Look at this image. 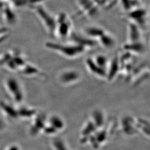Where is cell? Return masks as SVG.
Segmentation results:
<instances>
[{"mask_svg": "<svg viewBox=\"0 0 150 150\" xmlns=\"http://www.w3.org/2000/svg\"><path fill=\"white\" fill-rule=\"evenodd\" d=\"M0 67L28 77L43 78L45 76L41 70L28 62L26 57L17 50L0 53Z\"/></svg>", "mask_w": 150, "mask_h": 150, "instance_id": "1", "label": "cell"}, {"mask_svg": "<svg viewBox=\"0 0 150 150\" xmlns=\"http://www.w3.org/2000/svg\"><path fill=\"white\" fill-rule=\"evenodd\" d=\"M45 47L49 50L69 59H75L80 57L88 50L84 47L72 42L70 43H59L47 41L45 43Z\"/></svg>", "mask_w": 150, "mask_h": 150, "instance_id": "2", "label": "cell"}, {"mask_svg": "<svg viewBox=\"0 0 150 150\" xmlns=\"http://www.w3.org/2000/svg\"><path fill=\"white\" fill-rule=\"evenodd\" d=\"M30 8L38 18L49 35L52 38H55L56 17L48 11L42 4L32 6Z\"/></svg>", "mask_w": 150, "mask_h": 150, "instance_id": "3", "label": "cell"}, {"mask_svg": "<svg viewBox=\"0 0 150 150\" xmlns=\"http://www.w3.org/2000/svg\"><path fill=\"white\" fill-rule=\"evenodd\" d=\"M4 86L8 96L16 103L22 102L24 98L23 90L21 83L13 76H8L4 80Z\"/></svg>", "mask_w": 150, "mask_h": 150, "instance_id": "4", "label": "cell"}, {"mask_svg": "<svg viewBox=\"0 0 150 150\" xmlns=\"http://www.w3.org/2000/svg\"><path fill=\"white\" fill-rule=\"evenodd\" d=\"M57 22L55 30V38L66 39L70 38L73 32V25L71 18L69 15L61 12L56 17Z\"/></svg>", "mask_w": 150, "mask_h": 150, "instance_id": "5", "label": "cell"}, {"mask_svg": "<svg viewBox=\"0 0 150 150\" xmlns=\"http://www.w3.org/2000/svg\"><path fill=\"white\" fill-rule=\"evenodd\" d=\"M125 18L127 21L134 23L142 30L147 26L148 12L145 8L140 6L126 12Z\"/></svg>", "mask_w": 150, "mask_h": 150, "instance_id": "6", "label": "cell"}, {"mask_svg": "<svg viewBox=\"0 0 150 150\" xmlns=\"http://www.w3.org/2000/svg\"><path fill=\"white\" fill-rule=\"evenodd\" d=\"M79 5L75 17H93L98 13L99 7L93 0H79Z\"/></svg>", "mask_w": 150, "mask_h": 150, "instance_id": "7", "label": "cell"}, {"mask_svg": "<svg viewBox=\"0 0 150 150\" xmlns=\"http://www.w3.org/2000/svg\"><path fill=\"white\" fill-rule=\"evenodd\" d=\"M81 79L80 72L78 70L72 69L61 71L57 77L59 83L63 86L75 85L79 82Z\"/></svg>", "mask_w": 150, "mask_h": 150, "instance_id": "8", "label": "cell"}, {"mask_svg": "<svg viewBox=\"0 0 150 150\" xmlns=\"http://www.w3.org/2000/svg\"><path fill=\"white\" fill-rule=\"evenodd\" d=\"M69 38L71 39V42L84 47L88 50L91 48L96 47L98 45L96 41L87 37L85 35L80 34L74 31L71 33Z\"/></svg>", "mask_w": 150, "mask_h": 150, "instance_id": "9", "label": "cell"}, {"mask_svg": "<svg viewBox=\"0 0 150 150\" xmlns=\"http://www.w3.org/2000/svg\"><path fill=\"white\" fill-rule=\"evenodd\" d=\"M1 15L3 21L8 25H13L17 22V15L15 12V8L11 5H7L2 4L0 5Z\"/></svg>", "mask_w": 150, "mask_h": 150, "instance_id": "10", "label": "cell"}, {"mask_svg": "<svg viewBox=\"0 0 150 150\" xmlns=\"http://www.w3.org/2000/svg\"><path fill=\"white\" fill-rule=\"evenodd\" d=\"M85 65L87 69L92 75L102 80L107 79V72L98 66L94 61L92 57H88L85 60Z\"/></svg>", "mask_w": 150, "mask_h": 150, "instance_id": "11", "label": "cell"}, {"mask_svg": "<svg viewBox=\"0 0 150 150\" xmlns=\"http://www.w3.org/2000/svg\"><path fill=\"white\" fill-rule=\"evenodd\" d=\"M120 62L119 56L116 55L111 61L108 65L107 71V79L106 80L112 81L115 77L120 74Z\"/></svg>", "mask_w": 150, "mask_h": 150, "instance_id": "12", "label": "cell"}, {"mask_svg": "<svg viewBox=\"0 0 150 150\" xmlns=\"http://www.w3.org/2000/svg\"><path fill=\"white\" fill-rule=\"evenodd\" d=\"M127 21L128 26V42H137L143 41L142 40V30L136 24Z\"/></svg>", "mask_w": 150, "mask_h": 150, "instance_id": "13", "label": "cell"}, {"mask_svg": "<svg viewBox=\"0 0 150 150\" xmlns=\"http://www.w3.org/2000/svg\"><path fill=\"white\" fill-rule=\"evenodd\" d=\"M123 50L134 54H141L145 52L146 46L143 41L127 42L123 46Z\"/></svg>", "mask_w": 150, "mask_h": 150, "instance_id": "14", "label": "cell"}, {"mask_svg": "<svg viewBox=\"0 0 150 150\" xmlns=\"http://www.w3.org/2000/svg\"><path fill=\"white\" fill-rule=\"evenodd\" d=\"M97 43L105 48L110 49L114 47L115 46L116 40L111 33L106 31L98 40Z\"/></svg>", "mask_w": 150, "mask_h": 150, "instance_id": "15", "label": "cell"}, {"mask_svg": "<svg viewBox=\"0 0 150 150\" xmlns=\"http://www.w3.org/2000/svg\"><path fill=\"white\" fill-rule=\"evenodd\" d=\"M92 59L98 66L107 72L110 61L105 55L101 54H97L95 57H92Z\"/></svg>", "mask_w": 150, "mask_h": 150, "instance_id": "16", "label": "cell"}, {"mask_svg": "<svg viewBox=\"0 0 150 150\" xmlns=\"http://www.w3.org/2000/svg\"><path fill=\"white\" fill-rule=\"evenodd\" d=\"M8 32L6 28L0 27V42L7 38Z\"/></svg>", "mask_w": 150, "mask_h": 150, "instance_id": "17", "label": "cell"}]
</instances>
